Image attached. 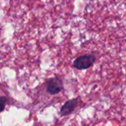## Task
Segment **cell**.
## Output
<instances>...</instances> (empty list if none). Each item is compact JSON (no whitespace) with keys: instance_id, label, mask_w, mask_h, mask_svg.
<instances>
[{"instance_id":"1","label":"cell","mask_w":126,"mask_h":126,"mask_svg":"<svg viewBox=\"0 0 126 126\" xmlns=\"http://www.w3.org/2000/svg\"><path fill=\"white\" fill-rule=\"evenodd\" d=\"M96 58L93 55L91 54H86L81 56L78 57L73 62V67L79 69V70H83L87 69L90 68L95 62Z\"/></svg>"},{"instance_id":"3","label":"cell","mask_w":126,"mask_h":126,"mask_svg":"<svg viewBox=\"0 0 126 126\" xmlns=\"http://www.w3.org/2000/svg\"><path fill=\"white\" fill-rule=\"evenodd\" d=\"M78 98H72L71 100H69L66 101L61 108L60 109V114L61 116L65 117L71 114L75 109V108L78 106Z\"/></svg>"},{"instance_id":"2","label":"cell","mask_w":126,"mask_h":126,"mask_svg":"<svg viewBox=\"0 0 126 126\" xmlns=\"http://www.w3.org/2000/svg\"><path fill=\"white\" fill-rule=\"evenodd\" d=\"M63 89V82L61 79L57 77L50 78L46 83V91L50 95H56Z\"/></svg>"},{"instance_id":"4","label":"cell","mask_w":126,"mask_h":126,"mask_svg":"<svg viewBox=\"0 0 126 126\" xmlns=\"http://www.w3.org/2000/svg\"><path fill=\"white\" fill-rule=\"evenodd\" d=\"M7 103V98L5 96H1L0 97V113L4 110Z\"/></svg>"}]
</instances>
